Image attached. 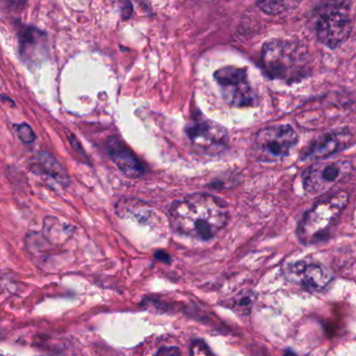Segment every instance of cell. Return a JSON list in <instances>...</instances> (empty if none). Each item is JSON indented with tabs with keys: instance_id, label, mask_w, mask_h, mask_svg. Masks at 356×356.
<instances>
[{
	"instance_id": "1",
	"label": "cell",
	"mask_w": 356,
	"mask_h": 356,
	"mask_svg": "<svg viewBox=\"0 0 356 356\" xmlns=\"http://www.w3.org/2000/svg\"><path fill=\"white\" fill-rule=\"evenodd\" d=\"M229 219L227 207L217 197L188 195L171 203L169 220L177 234L201 241L215 238Z\"/></svg>"
},
{
	"instance_id": "11",
	"label": "cell",
	"mask_w": 356,
	"mask_h": 356,
	"mask_svg": "<svg viewBox=\"0 0 356 356\" xmlns=\"http://www.w3.org/2000/svg\"><path fill=\"white\" fill-rule=\"evenodd\" d=\"M19 54L27 64L41 63L48 56L47 35L31 25H23L18 31Z\"/></svg>"
},
{
	"instance_id": "9",
	"label": "cell",
	"mask_w": 356,
	"mask_h": 356,
	"mask_svg": "<svg viewBox=\"0 0 356 356\" xmlns=\"http://www.w3.org/2000/svg\"><path fill=\"white\" fill-rule=\"evenodd\" d=\"M288 280L300 284L307 290L320 292L330 286L332 282V274L327 268L317 263L299 261L290 264L284 269Z\"/></svg>"
},
{
	"instance_id": "13",
	"label": "cell",
	"mask_w": 356,
	"mask_h": 356,
	"mask_svg": "<svg viewBox=\"0 0 356 356\" xmlns=\"http://www.w3.org/2000/svg\"><path fill=\"white\" fill-rule=\"evenodd\" d=\"M33 168L38 169L44 175L54 178L60 184H66L67 180H68V175H67L64 168L61 166L60 163H58V161L54 160L52 156L46 154V152H41L38 156Z\"/></svg>"
},
{
	"instance_id": "19",
	"label": "cell",
	"mask_w": 356,
	"mask_h": 356,
	"mask_svg": "<svg viewBox=\"0 0 356 356\" xmlns=\"http://www.w3.org/2000/svg\"><path fill=\"white\" fill-rule=\"evenodd\" d=\"M155 356H181V353L177 347H162Z\"/></svg>"
},
{
	"instance_id": "8",
	"label": "cell",
	"mask_w": 356,
	"mask_h": 356,
	"mask_svg": "<svg viewBox=\"0 0 356 356\" xmlns=\"http://www.w3.org/2000/svg\"><path fill=\"white\" fill-rule=\"evenodd\" d=\"M185 131L194 145L206 152H219L227 145L225 129L203 116L192 120Z\"/></svg>"
},
{
	"instance_id": "3",
	"label": "cell",
	"mask_w": 356,
	"mask_h": 356,
	"mask_svg": "<svg viewBox=\"0 0 356 356\" xmlns=\"http://www.w3.org/2000/svg\"><path fill=\"white\" fill-rule=\"evenodd\" d=\"M349 202L346 192L325 197L307 211L297 226V236L303 245L318 244L330 236Z\"/></svg>"
},
{
	"instance_id": "21",
	"label": "cell",
	"mask_w": 356,
	"mask_h": 356,
	"mask_svg": "<svg viewBox=\"0 0 356 356\" xmlns=\"http://www.w3.org/2000/svg\"><path fill=\"white\" fill-rule=\"evenodd\" d=\"M6 1L8 2V4H10V6H12V8H17V6H23L26 0H6Z\"/></svg>"
},
{
	"instance_id": "17",
	"label": "cell",
	"mask_w": 356,
	"mask_h": 356,
	"mask_svg": "<svg viewBox=\"0 0 356 356\" xmlns=\"http://www.w3.org/2000/svg\"><path fill=\"white\" fill-rule=\"evenodd\" d=\"M190 355L192 356H212L207 345L201 340L192 342V347H190Z\"/></svg>"
},
{
	"instance_id": "7",
	"label": "cell",
	"mask_w": 356,
	"mask_h": 356,
	"mask_svg": "<svg viewBox=\"0 0 356 356\" xmlns=\"http://www.w3.org/2000/svg\"><path fill=\"white\" fill-rule=\"evenodd\" d=\"M353 170V164L349 161L318 162L311 164L303 172V188L307 194L320 196L328 192L334 184L348 177Z\"/></svg>"
},
{
	"instance_id": "18",
	"label": "cell",
	"mask_w": 356,
	"mask_h": 356,
	"mask_svg": "<svg viewBox=\"0 0 356 356\" xmlns=\"http://www.w3.org/2000/svg\"><path fill=\"white\" fill-rule=\"evenodd\" d=\"M234 307H238V309H250L252 307L253 295L246 293V294H240L238 298L234 299Z\"/></svg>"
},
{
	"instance_id": "5",
	"label": "cell",
	"mask_w": 356,
	"mask_h": 356,
	"mask_svg": "<svg viewBox=\"0 0 356 356\" xmlns=\"http://www.w3.org/2000/svg\"><path fill=\"white\" fill-rule=\"evenodd\" d=\"M224 100L235 108H250L257 104V95L249 81L246 68L227 66L215 73Z\"/></svg>"
},
{
	"instance_id": "12",
	"label": "cell",
	"mask_w": 356,
	"mask_h": 356,
	"mask_svg": "<svg viewBox=\"0 0 356 356\" xmlns=\"http://www.w3.org/2000/svg\"><path fill=\"white\" fill-rule=\"evenodd\" d=\"M108 152L111 160L125 177L134 179L144 175V169L141 163L118 138H112L109 140Z\"/></svg>"
},
{
	"instance_id": "4",
	"label": "cell",
	"mask_w": 356,
	"mask_h": 356,
	"mask_svg": "<svg viewBox=\"0 0 356 356\" xmlns=\"http://www.w3.org/2000/svg\"><path fill=\"white\" fill-rule=\"evenodd\" d=\"M353 31L350 6L347 0H324L316 10L318 39L327 47H339Z\"/></svg>"
},
{
	"instance_id": "16",
	"label": "cell",
	"mask_w": 356,
	"mask_h": 356,
	"mask_svg": "<svg viewBox=\"0 0 356 356\" xmlns=\"http://www.w3.org/2000/svg\"><path fill=\"white\" fill-rule=\"evenodd\" d=\"M15 131L19 139L25 144H31L35 141V134L29 125L22 123V124L15 125Z\"/></svg>"
},
{
	"instance_id": "20",
	"label": "cell",
	"mask_w": 356,
	"mask_h": 356,
	"mask_svg": "<svg viewBox=\"0 0 356 356\" xmlns=\"http://www.w3.org/2000/svg\"><path fill=\"white\" fill-rule=\"evenodd\" d=\"M155 257H156L157 259H160V261H165V263L169 261V254H167V253L162 252V251H158V252H156Z\"/></svg>"
},
{
	"instance_id": "6",
	"label": "cell",
	"mask_w": 356,
	"mask_h": 356,
	"mask_svg": "<svg viewBox=\"0 0 356 356\" xmlns=\"http://www.w3.org/2000/svg\"><path fill=\"white\" fill-rule=\"evenodd\" d=\"M298 134L288 124H276L259 129L255 135L256 152L265 160H282L298 143Z\"/></svg>"
},
{
	"instance_id": "14",
	"label": "cell",
	"mask_w": 356,
	"mask_h": 356,
	"mask_svg": "<svg viewBox=\"0 0 356 356\" xmlns=\"http://www.w3.org/2000/svg\"><path fill=\"white\" fill-rule=\"evenodd\" d=\"M43 227L46 238L54 243L65 242L73 232V227L52 217L46 218Z\"/></svg>"
},
{
	"instance_id": "10",
	"label": "cell",
	"mask_w": 356,
	"mask_h": 356,
	"mask_svg": "<svg viewBox=\"0 0 356 356\" xmlns=\"http://www.w3.org/2000/svg\"><path fill=\"white\" fill-rule=\"evenodd\" d=\"M353 140L348 129L330 131L314 139L301 152V160L320 161L346 149Z\"/></svg>"
},
{
	"instance_id": "2",
	"label": "cell",
	"mask_w": 356,
	"mask_h": 356,
	"mask_svg": "<svg viewBox=\"0 0 356 356\" xmlns=\"http://www.w3.org/2000/svg\"><path fill=\"white\" fill-rule=\"evenodd\" d=\"M261 63L271 79L288 83H297L309 74L307 51L296 44L284 40H273L263 46Z\"/></svg>"
},
{
	"instance_id": "15",
	"label": "cell",
	"mask_w": 356,
	"mask_h": 356,
	"mask_svg": "<svg viewBox=\"0 0 356 356\" xmlns=\"http://www.w3.org/2000/svg\"><path fill=\"white\" fill-rule=\"evenodd\" d=\"M302 0H258V6L268 14L277 15L296 8Z\"/></svg>"
}]
</instances>
